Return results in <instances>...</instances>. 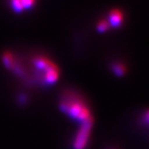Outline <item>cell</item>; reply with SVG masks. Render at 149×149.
<instances>
[{
	"instance_id": "1",
	"label": "cell",
	"mask_w": 149,
	"mask_h": 149,
	"mask_svg": "<svg viewBox=\"0 0 149 149\" xmlns=\"http://www.w3.org/2000/svg\"><path fill=\"white\" fill-rule=\"evenodd\" d=\"M63 109L65 112L69 113L71 117H74L77 119L83 120L84 122L90 120V113L81 103L78 101L63 103Z\"/></svg>"
},
{
	"instance_id": "2",
	"label": "cell",
	"mask_w": 149,
	"mask_h": 149,
	"mask_svg": "<svg viewBox=\"0 0 149 149\" xmlns=\"http://www.w3.org/2000/svg\"><path fill=\"white\" fill-rule=\"evenodd\" d=\"M91 127V119L84 122V125L82 128L80 130V132L78 133V136L76 138L75 144L74 147L76 149H83L85 147V143L87 142V139L89 137V133H90V129Z\"/></svg>"
},
{
	"instance_id": "3",
	"label": "cell",
	"mask_w": 149,
	"mask_h": 149,
	"mask_svg": "<svg viewBox=\"0 0 149 149\" xmlns=\"http://www.w3.org/2000/svg\"><path fill=\"white\" fill-rule=\"evenodd\" d=\"M122 21V14L118 11H114L110 13V22L113 26H118Z\"/></svg>"
}]
</instances>
